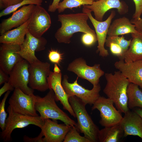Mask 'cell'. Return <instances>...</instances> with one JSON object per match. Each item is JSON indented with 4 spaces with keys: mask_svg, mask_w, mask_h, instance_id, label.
<instances>
[{
    "mask_svg": "<svg viewBox=\"0 0 142 142\" xmlns=\"http://www.w3.org/2000/svg\"><path fill=\"white\" fill-rule=\"evenodd\" d=\"M58 21L61 24L57 31L55 37L59 43L69 44L73 34L80 32L96 35L94 31L88 25V15L84 13L59 14Z\"/></svg>",
    "mask_w": 142,
    "mask_h": 142,
    "instance_id": "cell-1",
    "label": "cell"
},
{
    "mask_svg": "<svg viewBox=\"0 0 142 142\" xmlns=\"http://www.w3.org/2000/svg\"><path fill=\"white\" fill-rule=\"evenodd\" d=\"M106 83L103 92L112 100L117 110L125 113L129 111L127 91L130 83L119 70L105 74Z\"/></svg>",
    "mask_w": 142,
    "mask_h": 142,
    "instance_id": "cell-2",
    "label": "cell"
},
{
    "mask_svg": "<svg viewBox=\"0 0 142 142\" xmlns=\"http://www.w3.org/2000/svg\"><path fill=\"white\" fill-rule=\"evenodd\" d=\"M69 101L77 120V127L78 131L90 142L98 141L100 130L88 113L85 107L86 104L74 95L70 96Z\"/></svg>",
    "mask_w": 142,
    "mask_h": 142,
    "instance_id": "cell-3",
    "label": "cell"
},
{
    "mask_svg": "<svg viewBox=\"0 0 142 142\" xmlns=\"http://www.w3.org/2000/svg\"><path fill=\"white\" fill-rule=\"evenodd\" d=\"M55 93L52 89L43 97L37 96L35 107L42 119L59 120L64 124L76 127L77 123L60 109L55 102Z\"/></svg>",
    "mask_w": 142,
    "mask_h": 142,
    "instance_id": "cell-4",
    "label": "cell"
},
{
    "mask_svg": "<svg viewBox=\"0 0 142 142\" xmlns=\"http://www.w3.org/2000/svg\"><path fill=\"white\" fill-rule=\"evenodd\" d=\"M7 111L8 116L6 120L5 129L1 134V137L4 142L12 140L11 135L15 129L23 128L30 125H35L41 129L43 125L44 120L40 116H30L16 113L9 105Z\"/></svg>",
    "mask_w": 142,
    "mask_h": 142,
    "instance_id": "cell-5",
    "label": "cell"
},
{
    "mask_svg": "<svg viewBox=\"0 0 142 142\" xmlns=\"http://www.w3.org/2000/svg\"><path fill=\"white\" fill-rule=\"evenodd\" d=\"M37 96L24 93L18 88L14 89L9 98L8 103L16 113L30 116H39L35 107Z\"/></svg>",
    "mask_w": 142,
    "mask_h": 142,
    "instance_id": "cell-6",
    "label": "cell"
},
{
    "mask_svg": "<svg viewBox=\"0 0 142 142\" xmlns=\"http://www.w3.org/2000/svg\"><path fill=\"white\" fill-rule=\"evenodd\" d=\"M113 101L108 98L100 96L93 104L92 110L96 109L100 112L99 123L102 126L108 127L119 124L123 117L114 107Z\"/></svg>",
    "mask_w": 142,
    "mask_h": 142,
    "instance_id": "cell-7",
    "label": "cell"
},
{
    "mask_svg": "<svg viewBox=\"0 0 142 142\" xmlns=\"http://www.w3.org/2000/svg\"><path fill=\"white\" fill-rule=\"evenodd\" d=\"M67 70L76 74L78 77L86 79L93 86L99 83L100 78L104 74L100 65L95 64L93 66L87 65L86 60L82 57L75 59L69 64Z\"/></svg>",
    "mask_w": 142,
    "mask_h": 142,
    "instance_id": "cell-8",
    "label": "cell"
},
{
    "mask_svg": "<svg viewBox=\"0 0 142 142\" xmlns=\"http://www.w3.org/2000/svg\"><path fill=\"white\" fill-rule=\"evenodd\" d=\"M78 77L73 83H70L68 82L67 75H64L62 84L65 92L69 97L77 96L86 105H93L100 96V84L93 86L90 90L86 89L78 83Z\"/></svg>",
    "mask_w": 142,
    "mask_h": 142,
    "instance_id": "cell-9",
    "label": "cell"
},
{
    "mask_svg": "<svg viewBox=\"0 0 142 142\" xmlns=\"http://www.w3.org/2000/svg\"><path fill=\"white\" fill-rule=\"evenodd\" d=\"M50 64L39 60L30 64L29 87L33 90L44 92L49 89L47 78L50 74Z\"/></svg>",
    "mask_w": 142,
    "mask_h": 142,
    "instance_id": "cell-10",
    "label": "cell"
},
{
    "mask_svg": "<svg viewBox=\"0 0 142 142\" xmlns=\"http://www.w3.org/2000/svg\"><path fill=\"white\" fill-rule=\"evenodd\" d=\"M51 23L50 16L46 10L41 6L35 5L29 18L28 31L34 37H40L49 28Z\"/></svg>",
    "mask_w": 142,
    "mask_h": 142,
    "instance_id": "cell-11",
    "label": "cell"
},
{
    "mask_svg": "<svg viewBox=\"0 0 142 142\" xmlns=\"http://www.w3.org/2000/svg\"><path fill=\"white\" fill-rule=\"evenodd\" d=\"M90 9L83 7L82 12L87 14L95 30L98 42L97 52H99V55L102 57H107L109 54L108 50L104 47V45L107 38L108 29L112 20L116 14L114 10L112 11L108 18L105 21H99L92 16Z\"/></svg>",
    "mask_w": 142,
    "mask_h": 142,
    "instance_id": "cell-12",
    "label": "cell"
},
{
    "mask_svg": "<svg viewBox=\"0 0 142 142\" xmlns=\"http://www.w3.org/2000/svg\"><path fill=\"white\" fill-rule=\"evenodd\" d=\"M29 63L23 59L14 67L9 74L8 82L15 88L20 89L28 95L33 94L34 90L28 85L29 79Z\"/></svg>",
    "mask_w": 142,
    "mask_h": 142,
    "instance_id": "cell-13",
    "label": "cell"
},
{
    "mask_svg": "<svg viewBox=\"0 0 142 142\" xmlns=\"http://www.w3.org/2000/svg\"><path fill=\"white\" fill-rule=\"evenodd\" d=\"M24 41L20 45L19 53L23 59L31 64L39 60L35 55V52L44 50L47 41L42 37H35L28 31Z\"/></svg>",
    "mask_w": 142,
    "mask_h": 142,
    "instance_id": "cell-14",
    "label": "cell"
},
{
    "mask_svg": "<svg viewBox=\"0 0 142 142\" xmlns=\"http://www.w3.org/2000/svg\"><path fill=\"white\" fill-rule=\"evenodd\" d=\"M83 7L93 12L94 18L99 21H103L105 13L112 9H117L120 15L125 14L128 12V6L120 0H99L93 1L91 5H84Z\"/></svg>",
    "mask_w": 142,
    "mask_h": 142,
    "instance_id": "cell-15",
    "label": "cell"
},
{
    "mask_svg": "<svg viewBox=\"0 0 142 142\" xmlns=\"http://www.w3.org/2000/svg\"><path fill=\"white\" fill-rule=\"evenodd\" d=\"M71 126L65 124H59L57 120L44 119L41 128L44 136V142H63Z\"/></svg>",
    "mask_w": 142,
    "mask_h": 142,
    "instance_id": "cell-16",
    "label": "cell"
},
{
    "mask_svg": "<svg viewBox=\"0 0 142 142\" xmlns=\"http://www.w3.org/2000/svg\"><path fill=\"white\" fill-rule=\"evenodd\" d=\"M20 45L1 43L0 68L9 75L14 66L23 59L19 53Z\"/></svg>",
    "mask_w": 142,
    "mask_h": 142,
    "instance_id": "cell-17",
    "label": "cell"
},
{
    "mask_svg": "<svg viewBox=\"0 0 142 142\" xmlns=\"http://www.w3.org/2000/svg\"><path fill=\"white\" fill-rule=\"evenodd\" d=\"M62 79L61 72L56 73L51 71L47 78L49 89H52L53 91L56 101H59L63 105V108L75 118V114L69 101V96L66 93L62 86Z\"/></svg>",
    "mask_w": 142,
    "mask_h": 142,
    "instance_id": "cell-18",
    "label": "cell"
},
{
    "mask_svg": "<svg viewBox=\"0 0 142 142\" xmlns=\"http://www.w3.org/2000/svg\"><path fill=\"white\" fill-rule=\"evenodd\" d=\"M114 66L130 83L142 89V60L126 63L124 60H120L115 62Z\"/></svg>",
    "mask_w": 142,
    "mask_h": 142,
    "instance_id": "cell-19",
    "label": "cell"
},
{
    "mask_svg": "<svg viewBox=\"0 0 142 142\" xmlns=\"http://www.w3.org/2000/svg\"><path fill=\"white\" fill-rule=\"evenodd\" d=\"M35 5L23 6L13 12L9 18L4 19L0 24V34L1 35L11 29L18 27L27 21L30 18Z\"/></svg>",
    "mask_w": 142,
    "mask_h": 142,
    "instance_id": "cell-20",
    "label": "cell"
},
{
    "mask_svg": "<svg viewBox=\"0 0 142 142\" xmlns=\"http://www.w3.org/2000/svg\"><path fill=\"white\" fill-rule=\"evenodd\" d=\"M120 125L123 131L124 137L136 136L142 139V119L135 111L129 110L124 113Z\"/></svg>",
    "mask_w": 142,
    "mask_h": 142,
    "instance_id": "cell-21",
    "label": "cell"
},
{
    "mask_svg": "<svg viewBox=\"0 0 142 142\" xmlns=\"http://www.w3.org/2000/svg\"><path fill=\"white\" fill-rule=\"evenodd\" d=\"M138 32L135 25L128 18L123 17L114 21L109 28L108 35L109 36H119Z\"/></svg>",
    "mask_w": 142,
    "mask_h": 142,
    "instance_id": "cell-22",
    "label": "cell"
},
{
    "mask_svg": "<svg viewBox=\"0 0 142 142\" xmlns=\"http://www.w3.org/2000/svg\"><path fill=\"white\" fill-rule=\"evenodd\" d=\"M29 19L17 28L8 31L0 36V43L20 45L25 39L24 37L28 31V26Z\"/></svg>",
    "mask_w": 142,
    "mask_h": 142,
    "instance_id": "cell-23",
    "label": "cell"
},
{
    "mask_svg": "<svg viewBox=\"0 0 142 142\" xmlns=\"http://www.w3.org/2000/svg\"><path fill=\"white\" fill-rule=\"evenodd\" d=\"M131 36L130 45L124 57L126 63L142 60V33L138 32Z\"/></svg>",
    "mask_w": 142,
    "mask_h": 142,
    "instance_id": "cell-24",
    "label": "cell"
},
{
    "mask_svg": "<svg viewBox=\"0 0 142 142\" xmlns=\"http://www.w3.org/2000/svg\"><path fill=\"white\" fill-rule=\"evenodd\" d=\"M123 131L120 124L110 127H104L99 130L98 135V141L118 142L123 136Z\"/></svg>",
    "mask_w": 142,
    "mask_h": 142,
    "instance_id": "cell-25",
    "label": "cell"
},
{
    "mask_svg": "<svg viewBox=\"0 0 142 142\" xmlns=\"http://www.w3.org/2000/svg\"><path fill=\"white\" fill-rule=\"evenodd\" d=\"M127 93L128 106L129 109L137 107L142 108V91L138 85L130 83L127 88Z\"/></svg>",
    "mask_w": 142,
    "mask_h": 142,
    "instance_id": "cell-26",
    "label": "cell"
},
{
    "mask_svg": "<svg viewBox=\"0 0 142 142\" xmlns=\"http://www.w3.org/2000/svg\"><path fill=\"white\" fill-rule=\"evenodd\" d=\"M93 1V0H63L59 3L57 10L59 13H61L67 8L72 10L82 5H91Z\"/></svg>",
    "mask_w": 142,
    "mask_h": 142,
    "instance_id": "cell-27",
    "label": "cell"
},
{
    "mask_svg": "<svg viewBox=\"0 0 142 142\" xmlns=\"http://www.w3.org/2000/svg\"><path fill=\"white\" fill-rule=\"evenodd\" d=\"M43 2V0H23L18 4L8 7L3 9L0 12V17L9 14L24 5L33 4L41 6Z\"/></svg>",
    "mask_w": 142,
    "mask_h": 142,
    "instance_id": "cell-28",
    "label": "cell"
},
{
    "mask_svg": "<svg viewBox=\"0 0 142 142\" xmlns=\"http://www.w3.org/2000/svg\"><path fill=\"white\" fill-rule=\"evenodd\" d=\"M77 128L71 126L70 129L66 135L63 142H90L84 136H81Z\"/></svg>",
    "mask_w": 142,
    "mask_h": 142,
    "instance_id": "cell-29",
    "label": "cell"
},
{
    "mask_svg": "<svg viewBox=\"0 0 142 142\" xmlns=\"http://www.w3.org/2000/svg\"><path fill=\"white\" fill-rule=\"evenodd\" d=\"M131 39L129 40L125 39L123 35L121 37L119 36H112L107 37L106 41L115 42L119 45L126 52L129 48Z\"/></svg>",
    "mask_w": 142,
    "mask_h": 142,
    "instance_id": "cell-30",
    "label": "cell"
},
{
    "mask_svg": "<svg viewBox=\"0 0 142 142\" xmlns=\"http://www.w3.org/2000/svg\"><path fill=\"white\" fill-rule=\"evenodd\" d=\"M11 92L9 91L6 92L0 104V127L2 131L5 129L7 119V113L5 110V103Z\"/></svg>",
    "mask_w": 142,
    "mask_h": 142,
    "instance_id": "cell-31",
    "label": "cell"
},
{
    "mask_svg": "<svg viewBox=\"0 0 142 142\" xmlns=\"http://www.w3.org/2000/svg\"><path fill=\"white\" fill-rule=\"evenodd\" d=\"M105 44L106 46L109 48L113 54L118 57L120 60H124L126 52L119 45L114 42L107 41H105Z\"/></svg>",
    "mask_w": 142,
    "mask_h": 142,
    "instance_id": "cell-32",
    "label": "cell"
},
{
    "mask_svg": "<svg viewBox=\"0 0 142 142\" xmlns=\"http://www.w3.org/2000/svg\"><path fill=\"white\" fill-rule=\"evenodd\" d=\"M63 54L57 50L51 49L49 51L48 57L50 61L59 66L63 60Z\"/></svg>",
    "mask_w": 142,
    "mask_h": 142,
    "instance_id": "cell-33",
    "label": "cell"
},
{
    "mask_svg": "<svg viewBox=\"0 0 142 142\" xmlns=\"http://www.w3.org/2000/svg\"><path fill=\"white\" fill-rule=\"evenodd\" d=\"M81 40L85 45L90 47L93 45L97 41L96 35L89 33H84L82 36Z\"/></svg>",
    "mask_w": 142,
    "mask_h": 142,
    "instance_id": "cell-34",
    "label": "cell"
},
{
    "mask_svg": "<svg viewBox=\"0 0 142 142\" xmlns=\"http://www.w3.org/2000/svg\"><path fill=\"white\" fill-rule=\"evenodd\" d=\"M135 5V10L133 19L137 20L141 18L142 14V0H133Z\"/></svg>",
    "mask_w": 142,
    "mask_h": 142,
    "instance_id": "cell-35",
    "label": "cell"
},
{
    "mask_svg": "<svg viewBox=\"0 0 142 142\" xmlns=\"http://www.w3.org/2000/svg\"><path fill=\"white\" fill-rule=\"evenodd\" d=\"M23 0H0V8L5 9L8 7L16 4Z\"/></svg>",
    "mask_w": 142,
    "mask_h": 142,
    "instance_id": "cell-36",
    "label": "cell"
},
{
    "mask_svg": "<svg viewBox=\"0 0 142 142\" xmlns=\"http://www.w3.org/2000/svg\"><path fill=\"white\" fill-rule=\"evenodd\" d=\"M43 134L41 132L39 135L35 138H30L26 135L23 137V141L26 142H44Z\"/></svg>",
    "mask_w": 142,
    "mask_h": 142,
    "instance_id": "cell-37",
    "label": "cell"
},
{
    "mask_svg": "<svg viewBox=\"0 0 142 142\" xmlns=\"http://www.w3.org/2000/svg\"><path fill=\"white\" fill-rule=\"evenodd\" d=\"M14 89L9 82H5L3 86L0 89V97L5 92L9 91L14 90Z\"/></svg>",
    "mask_w": 142,
    "mask_h": 142,
    "instance_id": "cell-38",
    "label": "cell"
},
{
    "mask_svg": "<svg viewBox=\"0 0 142 142\" xmlns=\"http://www.w3.org/2000/svg\"><path fill=\"white\" fill-rule=\"evenodd\" d=\"M131 22L134 24L136 29L139 32L142 33V18L135 20L132 19L130 20Z\"/></svg>",
    "mask_w": 142,
    "mask_h": 142,
    "instance_id": "cell-39",
    "label": "cell"
},
{
    "mask_svg": "<svg viewBox=\"0 0 142 142\" xmlns=\"http://www.w3.org/2000/svg\"><path fill=\"white\" fill-rule=\"evenodd\" d=\"M8 74L5 73L0 68V85L3 83L8 82L9 81V76Z\"/></svg>",
    "mask_w": 142,
    "mask_h": 142,
    "instance_id": "cell-40",
    "label": "cell"
},
{
    "mask_svg": "<svg viewBox=\"0 0 142 142\" xmlns=\"http://www.w3.org/2000/svg\"><path fill=\"white\" fill-rule=\"evenodd\" d=\"M60 0H53L52 4L48 7V11L54 12L57 9V7Z\"/></svg>",
    "mask_w": 142,
    "mask_h": 142,
    "instance_id": "cell-41",
    "label": "cell"
},
{
    "mask_svg": "<svg viewBox=\"0 0 142 142\" xmlns=\"http://www.w3.org/2000/svg\"><path fill=\"white\" fill-rule=\"evenodd\" d=\"M53 71V72L56 73H58L61 72V70L57 64H54Z\"/></svg>",
    "mask_w": 142,
    "mask_h": 142,
    "instance_id": "cell-42",
    "label": "cell"
},
{
    "mask_svg": "<svg viewBox=\"0 0 142 142\" xmlns=\"http://www.w3.org/2000/svg\"><path fill=\"white\" fill-rule=\"evenodd\" d=\"M134 111L140 115L142 119V108H136L134 109Z\"/></svg>",
    "mask_w": 142,
    "mask_h": 142,
    "instance_id": "cell-43",
    "label": "cell"
},
{
    "mask_svg": "<svg viewBox=\"0 0 142 142\" xmlns=\"http://www.w3.org/2000/svg\"><path fill=\"white\" fill-rule=\"evenodd\" d=\"M93 1H98L99 0H93Z\"/></svg>",
    "mask_w": 142,
    "mask_h": 142,
    "instance_id": "cell-44",
    "label": "cell"
}]
</instances>
